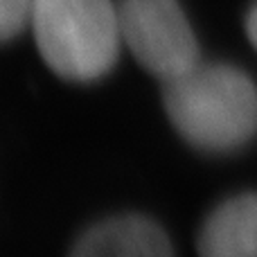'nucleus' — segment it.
I'll list each match as a JSON object with an SVG mask.
<instances>
[{"label":"nucleus","instance_id":"3","mask_svg":"<svg viewBox=\"0 0 257 257\" xmlns=\"http://www.w3.org/2000/svg\"><path fill=\"white\" fill-rule=\"evenodd\" d=\"M117 14L126 48L165 84L199 66V43L178 0H122Z\"/></svg>","mask_w":257,"mask_h":257},{"label":"nucleus","instance_id":"5","mask_svg":"<svg viewBox=\"0 0 257 257\" xmlns=\"http://www.w3.org/2000/svg\"><path fill=\"white\" fill-rule=\"evenodd\" d=\"M201 257H257V194L223 201L199 232Z\"/></svg>","mask_w":257,"mask_h":257},{"label":"nucleus","instance_id":"7","mask_svg":"<svg viewBox=\"0 0 257 257\" xmlns=\"http://www.w3.org/2000/svg\"><path fill=\"white\" fill-rule=\"evenodd\" d=\"M246 34H248L250 43H253L257 50V3L250 7L248 16H246Z\"/></svg>","mask_w":257,"mask_h":257},{"label":"nucleus","instance_id":"2","mask_svg":"<svg viewBox=\"0 0 257 257\" xmlns=\"http://www.w3.org/2000/svg\"><path fill=\"white\" fill-rule=\"evenodd\" d=\"M30 25L43 61L68 81H95L117 59L120 14L111 0H32Z\"/></svg>","mask_w":257,"mask_h":257},{"label":"nucleus","instance_id":"6","mask_svg":"<svg viewBox=\"0 0 257 257\" xmlns=\"http://www.w3.org/2000/svg\"><path fill=\"white\" fill-rule=\"evenodd\" d=\"M32 0H0V43L18 36L30 23Z\"/></svg>","mask_w":257,"mask_h":257},{"label":"nucleus","instance_id":"1","mask_svg":"<svg viewBox=\"0 0 257 257\" xmlns=\"http://www.w3.org/2000/svg\"><path fill=\"white\" fill-rule=\"evenodd\" d=\"M165 111L190 145L212 154L244 147L257 133V88L232 66H196L165 86Z\"/></svg>","mask_w":257,"mask_h":257},{"label":"nucleus","instance_id":"4","mask_svg":"<svg viewBox=\"0 0 257 257\" xmlns=\"http://www.w3.org/2000/svg\"><path fill=\"white\" fill-rule=\"evenodd\" d=\"M70 257H174V250L158 223L124 214L86 230L72 246Z\"/></svg>","mask_w":257,"mask_h":257}]
</instances>
